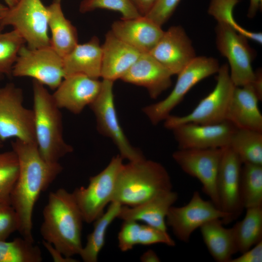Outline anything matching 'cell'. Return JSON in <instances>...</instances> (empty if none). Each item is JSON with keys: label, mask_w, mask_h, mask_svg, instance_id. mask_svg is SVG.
I'll use <instances>...</instances> for the list:
<instances>
[{"label": "cell", "mask_w": 262, "mask_h": 262, "mask_svg": "<svg viewBox=\"0 0 262 262\" xmlns=\"http://www.w3.org/2000/svg\"><path fill=\"white\" fill-rule=\"evenodd\" d=\"M229 147L242 164L262 165V132L236 129L232 135Z\"/></svg>", "instance_id": "cell-29"}, {"label": "cell", "mask_w": 262, "mask_h": 262, "mask_svg": "<svg viewBox=\"0 0 262 262\" xmlns=\"http://www.w3.org/2000/svg\"><path fill=\"white\" fill-rule=\"evenodd\" d=\"M97 9H104L119 12L122 19H130L141 16L131 0H82L79 10L82 13Z\"/></svg>", "instance_id": "cell-35"}, {"label": "cell", "mask_w": 262, "mask_h": 262, "mask_svg": "<svg viewBox=\"0 0 262 262\" xmlns=\"http://www.w3.org/2000/svg\"><path fill=\"white\" fill-rule=\"evenodd\" d=\"M259 100L250 84L235 87L226 120L237 129L262 132V115L258 106Z\"/></svg>", "instance_id": "cell-23"}, {"label": "cell", "mask_w": 262, "mask_h": 262, "mask_svg": "<svg viewBox=\"0 0 262 262\" xmlns=\"http://www.w3.org/2000/svg\"><path fill=\"white\" fill-rule=\"evenodd\" d=\"M158 0H131V2L142 16L147 15Z\"/></svg>", "instance_id": "cell-41"}, {"label": "cell", "mask_w": 262, "mask_h": 262, "mask_svg": "<svg viewBox=\"0 0 262 262\" xmlns=\"http://www.w3.org/2000/svg\"><path fill=\"white\" fill-rule=\"evenodd\" d=\"M19 227V216L10 202H0V240H6Z\"/></svg>", "instance_id": "cell-36"}, {"label": "cell", "mask_w": 262, "mask_h": 262, "mask_svg": "<svg viewBox=\"0 0 262 262\" xmlns=\"http://www.w3.org/2000/svg\"><path fill=\"white\" fill-rule=\"evenodd\" d=\"M256 76L254 80L250 83L253 87L259 100H262V71L259 70L255 72Z\"/></svg>", "instance_id": "cell-43"}, {"label": "cell", "mask_w": 262, "mask_h": 262, "mask_svg": "<svg viewBox=\"0 0 262 262\" xmlns=\"http://www.w3.org/2000/svg\"><path fill=\"white\" fill-rule=\"evenodd\" d=\"M156 244H164L169 246L176 245L167 231L146 224H141L137 245L149 246Z\"/></svg>", "instance_id": "cell-37"}, {"label": "cell", "mask_w": 262, "mask_h": 262, "mask_svg": "<svg viewBox=\"0 0 262 262\" xmlns=\"http://www.w3.org/2000/svg\"><path fill=\"white\" fill-rule=\"evenodd\" d=\"M12 76L28 77L55 90L65 77L63 58L50 46L20 49L13 66Z\"/></svg>", "instance_id": "cell-12"}, {"label": "cell", "mask_w": 262, "mask_h": 262, "mask_svg": "<svg viewBox=\"0 0 262 262\" xmlns=\"http://www.w3.org/2000/svg\"><path fill=\"white\" fill-rule=\"evenodd\" d=\"M101 81L87 76L76 74L66 76L52 94L61 109L79 114L90 105L98 95Z\"/></svg>", "instance_id": "cell-18"}, {"label": "cell", "mask_w": 262, "mask_h": 262, "mask_svg": "<svg viewBox=\"0 0 262 262\" xmlns=\"http://www.w3.org/2000/svg\"><path fill=\"white\" fill-rule=\"evenodd\" d=\"M65 77L83 74L98 79L101 77L102 48L98 38L93 36L87 42L77 46L63 58Z\"/></svg>", "instance_id": "cell-24"}, {"label": "cell", "mask_w": 262, "mask_h": 262, "mask_svg": "<svg viewBox=\"0 0 262 262\" xmlns=\"http://www.w3.org/2000/svg\"><path fill=\"white\" fill-rule=\"evenodd\" d=\"M0 26V80L5 76H12L18 52L25 42L15 30L3 32Z\"/></svg>", "instance_id": "cell-32"}, {"label": "cell", "mask_w": 262, "mask_h": 262, "mask_svg": "<svg viewBox=\"0 0 262 262\" xmlns=\"http://www.w3.org/2000/svg\"><path fill=\"white\" fill-rule=\"evenodd\" d=\"M220 66L214 58L196 56L177 75L174 87L164 99L143 108V113L153 125L164 121L196 84L217 73Z\"/></svg>", "instance_id": "cell-6"}, {"label": "cell", "mask_w": 262, "mask_h": 262, "mask_svg": "<svg viewBox=\"0 0 262 262\" xmlns=\"http://www.w3.org/2000/svg\"><path fill=\"white\" fill-rule=\"evenodd\" d=\"M118 234V247L122 252L131 250L137 245L141 224L132 220L123 221Z\"/></svg>", "instance_id": "cell-38"}, {"label": "cell", "mask_w": 262, "mask_h": 262, "mask_svg": "<svg viewBox=\"0 0 262 262\" xmlns=\"http://www.w3.org/2000/svg\"><path fill=\"white\" fill-rule=\"evenodd\" d=\"M40 234L64 256L79 255L84 221L72 193L60 188L51 192L43 211Z\"/></svg>", "instance_id": "cell-2"}, {"label": "cell", "mask_w": 262, "mask_h": 262, "mask_svg": "<svg viewBox=\"0 0 262 262\" xmlns=\"http://www.w3.org/2000/svg\"><path fill=\"white\" fill-rule=\"evenodd\" d=\"M224 148L179 149L172 154L183 172L198 180L203 192L219 209L217 180Z\"/></svg>", "instance_id": "cell-13"}, {"label": "cell", "mask_w": 262, "mask_h": 262, "mask_svg": "<svg viewBox=\"0 0 262 262\" xmlns=\"http://www.w3.org/2000/svg\"><path fill=\"white\" fill-rule=\"evenodd\" d=\"M41 251L34 242L24 238L11 242L0 240V262H41Z\"/></svg>", "instance_id": "cell-31"}, {"label": "cell", "mask_w": 262, "mask_h": 262, "mask_svg": "<svg viewBox=\"0 0 262 262\" xmlns=\"http://www.w3.org/2000/svg\"><path fill=\"white\" fill-rule=\"evenodd\" d=\"M123 160L120 155L113 157L103 170L90 178L87 187L76 188L72 193L84 222H94L104 212L106 206L112 202Z\"/></svg>", "instance_id": "cell-7"}, {"label": "cell", "mask_w": 262, "mask_h": 262, "mask_svg": "<svg viewBox=\"0 0 262 262\" xmlns=\"http://www.w3.org/2000/svg\"><path fill=\"white\" fill-rule=\"evenodd\" d=\"M121 205L116 202L110 203L107 210L94 221L92 231L87 237L86 243L79 254L84 262H97L99 252L105 243L107 229L117 217Z\"/></svg>", "instance_id": "cell-28"}, {"label": "cell", "mask_w": 262, "mask_h": 262, "mask_svg": "<svg viewBox=\"0 0 262 262\" xmlns=\"http://www.w3.org/2000/svg\"><path fill=\"white\" fill-rule=\"evenodd\" d=\"M8 10L9 8L7 6L0 3V26L2 21L6 15Z\"/></svg>", "instance_id": "cell-46"}, {"label": "cell", "mask_w": 262, "mask_h": 262, "mask_svg": "<svg viewBox=\"0 0 262 262\" xmlns=\"http://www.w3.org/2000/svg\"><path fill=\"white\" fill-rule=\"evenodd\" d=\"M43 244L51 255L52 259L56 262H76L77 260L72 257L68 258L64 256L59 250L51 244L43 240Z\"/></svg>", "instance_id": "cell-42"}, {"label": "cell", "mask_w": 262, "mask_h": 262, "mask_svg": "<svg viewBox=\"0 0 262 262\" xmlns=\"http://www.w3.org/2000/svg\"><path fill=\"white\" fill-rule=\"evenodd\" d=\"M180 0H158L145 16L162 27L171 16Z\"/></svg>", "instance_id": "cell-39"}, {"label": "cell", "mask_w": 262, "mask_h": 262, "mask_svg": "<svg viewBox=\"0 0 262 262\" xmlns=\"http://www.w3.org/2000/svg\"><path fill=\"white\" fill-rule=\"evenodd\" d=\"M7 6L9 8H12L18 2L19 0H4Z\"/></svg>", "instance_id": "cell-47"}, {"label": "cell", "mask_w": 262, "mask_h": 262, "mask_svg": "<svg viewBox=\"0 0 262 262\" xmlns=\"http://www.w3.org/2000/svg\"><path fill=\"white\" fill-rule=\"evenodd\" d=\"M240 189L244 209L262 206V165L242 164Z\"/></svg>", "instance_id": "cell-30"}, {"label": "cell", "mask_w": 262, "mask_h": 262, "mask_svg": "<svg viewBox=\"0 0 262 262\" xmlns=\"http://www.w3.org/2000/svg\"><path fill=\"white\" fill-rule=\"evenodd\" d=\"M114 82L103 79L98 95L89 105L96 117L98 131L112 140L123 159L129 162L144 159L142 151L131 145L119 123L114 101Z\"/></svg>", "instance_id": "cell-10"}, {"label": "cell", "mask_w": 262, "mask_h": 262, "mask_svg": "<svg viewBox=\"0 0 262 262\" xmlns=\"http://www.w3.org/2000/svg\"><path fill=\"white\" fill-rule=\"evenodd\" d=\"M239 2V0H211L208 13L217 22L226 24L247 38L262 44L261 33L248 31L239 25L234 19L233 9Z\"/></svg>", "instance_id": "cell-33"}, {"label": "cell", "mask_w": 262, "mask_h": 262, "mask_svg": "<svg viewBox=\"0 0 262 262\" xmlns=\"http://www.w3.org/2000/svg\"><path fill=\"white\" fill-rule=\"evenodd\" d=\"M221 219L211 220L200 228L203 241L212 257L217 262H230L237 253L231 228H226Z\"/></svg>", "instance_id": "cell-26"}, {"label": "cell", "mask_w": 262, "mask_h": 262, "mask_svg": "<svg viewBox=\"0 0 262 262\" xmlns=\"http://www.w3.org/2000/svg\"><path fill=\"white\" fill-rule=\"evenodd\" d=\"M236 129L226 120L214 124L184 123L171 130L179 149H208L229 147Z\"/></svg>", "instance_id": "cell-16"}, {"label": "cell", "mask_w": 262, "mask_h": 262, "mask_svg": "<svg viewBox=\"0 0 262 262\" xmlns=\"http://www.w3.org/2000/svg\"><path fill=\"white\" fill-rule=\"evenodd\" d=\"M217 73L216 83L213 90L202 99L189 114L182 116L169 115L164 120L165 128L171 130L184 123L214 124L226 121L236 86L230 79L227 64L220 66Z\"/></svg>", "instance_id": "cell-5"}, {"label": "cell", "mask_w": 262, "mask_h": 262, "mask_svg": "<svg viewBox=\"0 0 262 262\" xmlns=\"http://www.w3.org/2000/svg\"><path fill=\"white\" fill-rule=\"evenodd\" d=\"M2 143L3 141L0 139V148H1L2 146Z\"/></svg>", "instance_id": "cell-48"}, {"label": "cell", "mask_w": 262, "mask_h": 262, "mask_svg": "<svg viewBox=\"0 0 262 262\" xmlns=\"http://www.w3.org/2000/svg\"><path fill=\"white\" fill-rule=\"evenodd\" d=\"M143 262H159L160 259L157 254L152 250L149 249L145 252L140 257Z\"/></svg>", "instance_id": "cell-44"}, {"label": "cell", "mask_w": 262, "mask_h": 262, "mask_svg": "<svg viewBox=\"0 0 262 262\" xmlns=\"http://www.w3.org/2000/svg\"><path fill=\"white\" fill-rule=\"evenodd\" d=\"M111 31L118 38L141 53H149L164 31L146 16L122 19L114 22Z\"/></svg>", "instance_id": "cell-20"}, {"label": "cell", "mask_w": 262, "mask_h": 262, "mask_svg": "<svg viewBox=\"0 0 262 262\" xmlns=\"http://www.w3.org/2000/svg\"><path fill=\"white\" fill-rule=\"evenodd\" d=\"M242 163L229 147L224 149L217 180L220 208L229 215V223L236 219L244 209L241 197Z\"/></svg>", "instance_id": "cell-15"}, {"label": "cell", "mask_w": 262, "mask_h": 262, "mask_svg": "<svg viewBox=\"0 0 262 262\" xmlns=\"http://www.w3.org/2000/svg\"><path fill=\"white\" fill-rule=\"evenodd\" d=\"M36 143L33 109L23 104L22 89L13 83L0 88V139Z\"/></svg>", "instance_id": "cell-8"}, {"label": "cell", "mask_w": 262, "mask_h": 262, "mask_svg": "<svg viewBox=\"0 0 262 262\" xmlns=\"http://www.w3.org/2000/svg\"><path fill=\"white\" fill-rule=\"evenodd\" d=\"M48 21L47 6L41 0H19L9 8L0 26H12L28 48L36 49L50 46Z\"/></svg>", "instance_id": "cell-9"}, {"label": "cell", "mask_w": 262, "mask_h": 262, "mask_svg": "<svg viewBox=\"0 0 262 262\" xmlns=\"http://www.w3.org/2000/svg\"><path fill=\"white\" fill-rule=\"evenodd\" d=\"M33 112L36 144L42 158L49 163L73 151L63 137L60 109L43 84L33 80Z\"/></svg>", "instance_id": "cell-4"}, {"label": "cell", "mask_w": 262, "mask_h": 262, "mask_svg": "<svg viewBox=\"0 0 262 262\" xmlns=\"http://www.w3.org/2000/svg\"><path fill=\"white\" fill-rule=\"evenodd\" d=\"M172 189L171 178L165 168L158 162L145 158L123 164L112 202L134 206Z\"/></svg>", "instance_id": "cell-3"}, {"label": "cell", "mask_w": 262, "mask_h": 262, "mask_svg": "<svg viewBox=\"0 0 262 262\" xmlns=\"http://www.w3.org/2000/svg\"><path fill=\"white\" fill-rule=\"evenodd\" d=\"M262 0H250L247 12V16L249 18H253L255 16L257 11L262 6Z\"/></svg>", "instance_id": "cell-45"}, {"label": "cell", "mask_w": 262, "mask_h": 262, "mask_svg": "<svg viewBox=\"0 0 262 262\" xmlns=\"http://www.w3.org/2000/svg\"><path fill=\"white\" fill-rule=\"evenodd\" d=\"M171 72L149 53H141L120 80L147 89L156 99L172 85Z\"/></svg>", "instance_id": "cell-19"}, {"label": "cell", "mask_w": 262, "mask_h": 262, "mask_svg": "<svg viewBox=\"0 0 262 262\" xmlns=\"http://www.w3.org/2000/svg\"><path fill=\"white\" fill-rule=\"evenodd\" d=\"M231 229L237 252L243 253L262 241V206L246 209L244 218Z\"/></svg>", "instance_id": "cell-27"}, {"label": "cell", "mask_w": 262, "mask_h": 262, "mask_svg": "<svg viewBox=\"0 0 262 262\" xmlns=\"http://www.w3.org/2000/svg\"><path fill=\"white\" fill-rule=\"evenodd\" d=\"M262 241H260L237 258L232 259L230 262H262Z\"/></svg>", "instance_id": "cell-40"}, {"label": "cell", "mask_w": 262, "mask_h": 262, "mask_svg": "<svg viewBox=\"0 0 262 262\" xmlns=\"http://www.w3.org/2000/svg\"><path fill=\"white\" fill-rule=\"evenodd\" d=\"M217 218L222 219L224 224L229 223V215L211 200L203 199L196 191L187 204L170 208L165 222L178 239L187 243L194 231L207 222Z\"/></svg>", "instance_id": "cell-14"}, {"label": "cell", "mask_w": 262, "mask_h": 262, "mask_svg": "<svg viewBox=\"0 0 262 262\" xmlns=\"http://www.w3.org/2000/svg\"><path fill=\"white\" fill-rule=\"evenodd\" d=\"M215 31L217 48L228 60L230 77L234 85L251 83L256 76L252 66L256 52L249 46L248 38L222 22H217Z\"/></svg>", "instance_id": "cell-11"}, {"label": "cell", "mask_w": 262, "mask_h": 262, "mask_svg": "<svg viewBox=\"0 0 262 262\" xmlns=\"http://www.w3.org/2000/svg\"><path fill=\"white\" fill-rule=\"evenodd\" d=\"M101 48V77L113 82L121 79L141 54L116 36L111 30L106 34Z\"/></svg>", "instance_id": "cell-22"}, {"label": "cell", "mask_w": 262, "mask_h": 262, "mask_svg": "<svg viewBox=\"0 0 262 262\" xmlns=\"http://www.w3.org/2000/svg\"><path fill=\"white\" fill-rule=\"evenodd\" d=\"M53 1L61 2V0H53Z\"/></svg>", "instance_id": "cell-49"}, {"label": "cell", "mask_w": 262, "mask_h": 262, "mask_svg": "<svg viewBox=\"0 0 262 262\" xmlns=\"http://www.w3.org/2000/svg\"><path fill=\"white\" fill-rule=\"evenodd\" d=\"M19 161L12 149L0 152V202H10V196L18 178Z\"/></svg>", "instance_id": "cell-34"}, {"label": "cell", "mask_w": 262, "mask_h": 262, "mask_svg": "<svg viewBox=\"0 0 262 262\" xmlns=\"http://www.w3.org/2000/svg\"><path fill=\"white\" fill-rule=\"evenodd\" d=\"M47 8L50 46L63 58L78 44L77 29L65 16L61 2L53 1Z\"/></svg>", "instance_id": "cell-25"}, {"label": "cell", "mask_w": 262, "mask_h": 262, "mask_svg": "<svg viewBox=\"0 0 262 262\" xmlns=\"http://www.w3.org/2000/svg\"><path fill=\"white\" fill-rule=\"evenodd\" d=\"M173 75H178L196 57L192 43L184 29L173 26L149 52Z\"/></svg>", "instance_id": "cell-17"}, {"label": "cell", "mask_w": 262, "mask_h": 262, "mask_svg": "<svg viewBox=\"0 0 262 262\" xmlns=\"http://www.w3.org/2000/svg\"><path fill=\"white\" fill-rule=\"evenodd\" d=\"M178 198L177 192H161L136 206H121L117 217L123 221H142L146 224L167 231L165 218L170 208Z\"/></svg>", "instance_id": "cell-21"}, {"label": "cell", "mask_w": 262, "mask_h": 262, "mask_svg": "<svg viewBox=\"0 0 262 262\" xmlns=\"http://www.w3.org/2000/svg\"><path fill=\"white\" fill-rule=\"evenodd\" d=\"M11 145L18 157L19 168L10 202L19 216V232L24 239L34 242L32 217L35 204L40 194L52 183L63 167L59 163L45 161L36 143L15 139Z\"/></svg>", "instance_id": "cell-1"}]
</instances>
